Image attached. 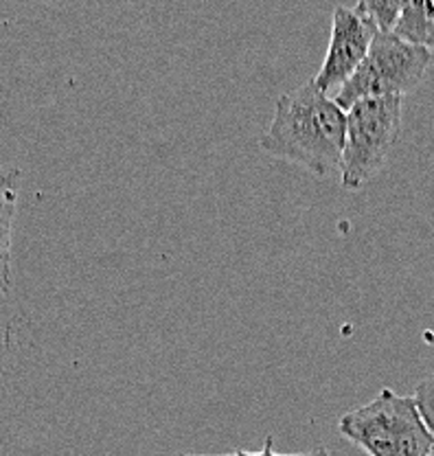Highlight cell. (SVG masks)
Masks as SVG:
<instances>
[{
  "label": "cell",
  "mask_w": 434,
  "mask_h": 456,
  "mask_svg": "<svg viewBox=\"0 0 434 456\" xmlns=\"http://www.w3.org/2000/svg\"><path fill=\"white\" fill-rule=\"evenodd\" d=\"M345 136L347 112L309 79L276 99L274 117L259 145L274 159L329 178L340 174Z\"/></svg>",
  "instance_id": "cell-1"
},
{
  "label": "cell",
  "mask_w": 434,
  "mask_h": 456,
  "mask_svg": "<svg viewBox=\"0 0 434 456\" xmlns=\"http://www.w3.org/2000/svg\"><path fill=\"white\" fill-rule=\"evenodd\" d=\"M338 430L369 456H430L434 450V432L414 397L390 388H381L369 403L342 415Z\"/></svg>",
  "instance_id": "cell-2"
},
{
  "label": "cell",
  "mask_w": 434,
  "mask_h": 456,
  "mask_svg": "<svg viewBox=\"0 0 434 456\" xmlns=\"http://www.w3.org/2000/svg\"><path fill=\"white\" fill-rule=\"evenodd\" d=\"M404 97L360 99L347 110L340 183L360 189L380 174L402 132Z\"/></svg>",
  "instance_id": "cell-3"
},
{
  "label": "cell",
  "mask_w": 434,
  "mask_h": 456,
  "mask_svg": "<svg viewBox=\"0 0 434 456\" xmlns=\"http://www.w3.org/2000/svg\"><path fill=\"white\" fill-rule=\"evenodd\" d=\"M430 60L432 53L426 46L410 45L395 33L378 31L364 61L333 102L347 112L360 99L406 97L422 84Z\"/></svg>",
  "instance_id": "cell-4"
},
{
  "label": "cell",
  "mask_w": 434,
  "mask_h": 456,
  "mask_svg": "<svg viewBox=\"0 0 434 456\" xmlns=\"http://www.w3.org/2000/svg\"><path fill=\"white\" fill-rule=\"evenodd\" d=\"M378 27L357 7H336L332 16L327 55L318 69L314 84L321 93L336 97L340 88L353 77L357 66L364 61Z\"/></svg>",
  "instance_id": "cell-5"
},
{
  "label": "cell",
  "mask_w": 434,
  "mask_h": 456,
  "mask_svg": "<svg viewBox=\"0 0 434 456\" xmlns=\"http://www.w3.org/2000/svg\"><path fill=\"white\" fill-rule=\"evenodd\" d=\"M390 33L410 45L434 49V0H408Z\"/></svg>",
  "instance_id": "cell-6"
},
{
  "label": "cell",
  "mask_w": 434,
  "mask_h": 456,
  "mask_svg": "<svg viewBox=\"0 0 434 456\" xmlns=\"http://www.w3.org/2000/svg\"><path fill=\"white\" fill-rule=\"evenodd\" d=\"M408 0H357L356 7L373 20L378 31L390 33L397 25Z\"/></svg>",
  "instance_id": "cell-7"
},
{
  "label": "cell",
  "mask_w": 434,
  "mask_h": 456,
  "mask_svg": "<svg viewBox=\"0 0 434 456\" xmlns=\"http://www.w3.org/2000/svg\"><path fill=\"white\" fill-rule=\"evenodd\" d=\"M413 397L417 402V408L426 426L434 432V370L417 384V391H414Z\"/></svg>",
  "instance_id": "cell-8"
},
{
  "label": "cell",
  "mask_w": 434,
  "mask_h": 456,
  "mask_svg": "<svg viewBox=\"0 0 434 456\" xmlns=\"http://www.w3.org/2000/svg\"><path fill=\"white\" fill-rule=\"evenodd\" d=\"M178 456H329L325 448L312 450V452H299V454H281L274 450V444H272V436H268L264 444V448L259 452H248V450H235L231 454H178Z\"/></svg>",
  "instance_id": "cell-9"
},
{
  "label": "cell",
  "mask_w": 434,
  "mask_h": 456,
  "mask_svg": "<svg viewBox=\"0 0 434 456\" xmlns=\"http://www.w3.org/2000/svg\"><path fill=\"white\" fill-rule=\"evenodd\" d=\"M430 456H434V450H432V454H430Z\"/></svg>",
  "instance_id": "cell-10"
}]
</instances>
